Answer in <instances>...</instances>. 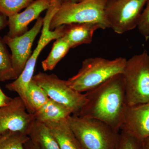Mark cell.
<instances>
[{
	"instance_id": "cell-29",
	"label": "cell",
	"mask_w": 149,
	"mask_h": 149,
	"mask_svg": "<svg viewBox=\"0 0 149 149\" xmlns=\"http://www.w3.org/2000/svg\"><path fill=\"white\" fill-rule=\"evenodd\" d=\"M0 93H4L3 92V91H2L1 88H0Z\"/></svg>"
},
{
	"instance_id": "cell-20",
	"label": "cell",
	"mask_w": 149,
	"mask_h": 149,
	"mask_svg": "<svg viewBox=\"0 0 149 149\" xmlns=\"http://www.w3.org/2000/svg\"><path fill=\"white\" fill-rule=\"evenodd\" d=\"M29 136L19 132H9L0 135V149H25Z\"/></svg>"
},
{
	"instance_id": "cell-14",
	"label": "cell",
	"mask_w": 149,
	"mask_h": 149,
	"mask_svg": "<svg viewBox=\"0 0 149 149\" xmlns=\"http://www.w3.org/2000/svg\"><path fill=\"white\" fill-rule=\"evenodd\" d=\"M45 123L55 138L60 149H83L66 119Z\"/></svg>"
},
{
	"instance_id": "cell-7",
	"label": "cell",
	"mask_w": 149,
	"mask_h": 149,
	"mask_svg": "<svg viewBox=\"0 0 149 149\" xmlns=\"http://www.w3.org/2000/svg\"><path fill=\"white\" fill-rule=\"evenodd\" d=\"M32 80L44 89L50 99L64 105L78 116L87 100L85 94L75 91L55 74L39 72Z\"/></svg>"
},
{
	"instance_id": "cell-1",
	"label": "cell",
	"mask_w": 149,
	"mask_h": 149,
	"mask_svg": "<svg viewBox=\"0 0 149 149\" xmlns=\"http://www.w3.org/2000/svg\"><path fill=\"white\" fill-rule=\"evenodd\" d=\"M85 94L87 101L78 116L100 120L120 130L128 107L122 74L114 75Z\"/></svg>"
},
{
	"instance_id": "cell-15",
	"label": "cell",
	"mask_w": 149,
	"mask_h": 149,
	"mask_svg": "<svg viewBox=\"0 0 149 149\" xmlns=\"http://www.w3.org/2000/svg\"><path fill=\"white\" fill-rule=\"evenodd\" d=\"M34 114L35 120L46 123L66 119L72 114V112L64 105L49 99Z\"/></svg>"
},
{
	"instance_id": "cell-8",
	"label": "cell",
	"mask_w": 149,
	"mask_h": 149,
	"mask_svg": "<svg viewBox=\"0 0 149 149\" xmlns=\"http://www.w3.org/2000/svg\"><path fill=\"white\" fill-rule=\"evenodd\" d=\"M148 0H106L105 13L115 33L122 34L135 29Z\"/></svg>"
},
{
	"instance_id": "cell-22",
	"label": "cell",
	"mask_w": 149,
	"mask_h": 149,
	"mask_svg": "<svg viewBox=\"0 0 149 149\" xmlns=\"http://www.w3.org/2000/svg\"><path fill=\"white\" fill-rule=\"evenodd\" d=\"M116 149H143L142 140L121 130Z\"/></svg>"
},
{
	"instance_id": "cell-4",
	"label": "cell",
	"mask_w": 149,
	"mask_h": 149,
	"mask_svg": "<svg viewBox=\"0 0 149 149\" xmlns=\"http://www.w3.org/2000/svg\"><path fill=\"white\" fill-rule=\"evenodd\" d=\"M106 0H82L79 2H62L52 18L50 30L73 23H94L102 29L109 28L105 13Z\"/></svg>"
},
{
	"instance_id": "cell-2",
	"label": "cell",
	"mask_w": 149,
	"mask_h": 149,
	"mask_svg": "<svg viewBox=\"0 0 149 149\" xmlns=\"http://www.w3.org/2000/svg\"><path fill=\"white\" fill-rule=\"evenodd\" d=\"M66 120L83 149H116L119 130L101 120L71 115Z\"/></svg>"
},
{
	"instance_id": "cell-16",
	"label": "cell",
	"mask_w": 149,
	"mask_h": 149,
	"mask_svg": "<svg viewBox=\"0 0 149 149\" xmlns=\"http://www.w3.org/2000/svg\"><path fill=\"white\" fill-rule=\"evenodd\" d=\"M28 136L40 149H60L51 130L44 123L35 120Z\"/></svg>"
},
{
	"instance_id": "cell-17",
	"label": "cell",
	"mask_w": 149,
	"mask_h": 149,
	"mask_svg": "<svg viewBox=\"0 0 149 149\" xmlns=\"http://www.w3.org/2000/svg\"><path fill=\"white\" fill-rule=\"evenodd\" d=\"M70 49L68 43L62 37L56 39L49 56L42 61V67L44 71L53 70Z\"/></svg>"
},
{
	"instance_id": "cell-28",
	"label": "cell",
	"mask_w": 149,
	"mask_h": 149,
	"mask_svg": "<svg viewBox=\"0 0 149 149\" xmlns=\"http://www.w3.org/2000/svg\"><path fill=\"white\" fill-rule=\"evenodd\" d=\"M62 2L77 3L80 1L81 0H61Z\"/></svg>"
},
{
	"instance_id": "cell-5",
	"label": "cell",
	"mask_w": 149,
	"mask_h": 149,
	"mask_svg": "<svg viewBox=\"0 0 149 149\" xmlns=\"http://www.w3.org/2000/svg\"><path fill=\"white\" fill-rule=\"evenodd\" d=\"M128 106L149 102V55L146 51L126 61L122 72Z\"/></svg>"
},
{
	"instance_id": "cell-3",
	"label": "cell",
	"mask_w": 149,
	"mask_h": 149,
	"mask_svg": "<svg viewBox=\"0 0 149 149\" xmlns=\"http://www.w3.org/2000/svg\"><path fill=\"white\" fill-rule=\"evenodd\" d=\"M126 61L122 57L113 60L101 57L85 59L77 74L66 80V83L77 92H88L114 75L122 74Z\"/></svg>"
},
{
	"instance_id": "cell-12",
	"label": "cell",
	"mask_w": 149,
	"mask_h": 149,
	"mask_svg": "<svg viewBox=\"0 0 149 149\" xmlns=\"http://www.w3.org/2000/svg\"><path fill=\"white\" fill-rule=\"evenodd\" d=\"M52 0L33 1L22 12L18 13L8 17L9 31L7 36L15 37L21 36L28 31V25L39 18L40 14L47 10Z\"/></svg>"
},
{
	"instance_id": "cell-11",
	"label": "cell",
	"mask_w": 149,
	"mask_h": 149,
	"mask_svg": "<svg viewBox=\"0 0 149 149\" xmlns=\"http://www.w3.org/2000/svg\"><path fill=\"white\" fill-rule=\"evenodd\" d=\"M120 130L141 140L149 137V102L128 106Z\"/></svg>"
},
{
	"instance_id": "cell-23",
	"label": "cell",
	"mask_w": 149,
	"mask_h": 149,
	"mask_svg": "<svg viewBox=\"0 0 149 149\" xmlns=\"http://www.w3.org/2000/svg\"><path fill=\"white\" fill-rule=\"evenodd\" d=\"M139 32L147 40L149 39V0L146 6L141 13L137 25Z\"/></svg>"
},
{
	"instance_id": "cell-9",
	"label": "cell",
	"mask_w": 149,
	"mask_h": 149,
	"mask_svg": "<svg viewBox=\"0 0 149 149\" xmlns=\"http://www.w3.org/2000/svg\"><path fill=\"white\" fill-rule=\"evenodd\" d=\"M35 120L34 113L28 112L21 98L16 97L0 108V135L19 132L28 136Z\"/></svg>"
},
{
	"instance_id": "cell-25",
	"label": "cell",
	"mask_w": 149,
	"mask_h": 149,
	"mask_svg": "<svg viewBox=\"0 0 149 149\" xmlns=\"http://www.w3.org/2000/svg\"><path fill=\"white\" fill-rule=\"evenodd\" d=\"M8 25V17L0 12V31Z\"/></svg>"
},
{
	"instance_id": "cell-30",
	"label": "cell",
	"mask_w": 149,
	"mask_h": 149,
	"mask_svg": "<svg viewBox=\"0 0 149 149\" xmlns=\"http://www.w3.org/2000/svg\"><path fill=\"white\" fill-rule=\"evenodd\" d=\"M81 1H82V0H81Z\"/></svg>"
},
{
	"instance_id": "cell-19",
	"label": "cell",
	"mask_w": 149,
	"mask_h": 149,
	"mask_svg": "<svg viewBox=\"0 0 149 149\" xmlns=\"http://www.w3.org/2000/svg\"><path fill=\"white\" fill-rule=\"evenodd\" d=\"M27 97L33 113L40 109L50 99L44 89L32 79L28 86Z\"/></svg>"
},
{
	"instance_id": "cell-10",
	"label": "cell",
	"mask_w": 149,
	"mask_h": 149,
	"mask_svg": "<svg viewBox=\"0 0 149 149\" xmlns=\"http://www.w3.org/2000/svg\"><path fill=\"white\" fill-rule=\"evenodd\" d=\"M44 18L40 17L30 30L21 36L3 38L11 52L13 65L18 77L23 71L32 54V47L35 38L43 27Z\"/></svg>"
},
{
	"instance_id": "cell-24",
	"label": "cell",
	"mask_w": 149,
	"mask_h": 149,
	"mask_svg": "<svg viewBox=\"0 0 149 149\" xmlns=\"http://www.w3.org/2000/svg\"><path fill=\"white\" fill-rule=\"evenodd\" d=\"M12 99L6 95L4 93H0V108L8 104Z\"/></svg>"
},
{
	"instance_id": "cell-21",
	"label": "cell",
	"mask_w": 149,
	"mask_h": 149,
	"mask_svg": "<svg viewBox=\"0 0 149 149\" xmlns=\"http://www.w3.org/2000/svg\"><path fill=\"white\" fill-rule=\"evenodd\" d=\"M33 0H0V12L9 17L27 8Z\"/></svg>"
},
{
	"instance_id": "cell-18",
	"label": "cell",
	"mask_w": 149,
	"mask_h": 149,
	"mask_svg": "<svg viewBox=\"0 0 149 149\" xmlns=\"http://www.w3.org/2000/svg\"><path fill=\"white\" fill-rule=\"evenodd\" d=\"M3 39L0 37V81L15 80L18 77L13 65L11 54Z\"/></svg>"
},
{
	"instance_id": "cell-26",
	"label": "cell",
	"mask_w": 149,
	"mask_h": 149,
	"mask_svg": "<svg viewBox=\"0 0 149 149\" xmlns=\"http://www.w3.org/2000/svg\"><path fill=\"white\" fill-rule=\"evenodd\" d=\"M25 149H40L37 145H35L31 139H29L24 144Z\"/></svg>"
},
{
	"instance_id": "cell-13",
	"label": "cell",
	"mask_w": 149,
	"mask_h": 149,
	"mask_svg": "<svg viewBox=\"0 0 149 149\" xmlns=\"http://www.w3.org/2000/svg\"><path fill=\"white\" fill-rule=\"evenodd\" d=\"M102 29L100 24L94 23H73L66 24L62 38L71 48L83 44H89L93 41L94 32Z\"/></svg>"
},
{
	"instance_id": "cell-6",
	"label": "cell",
	"mask_w": 149,
	"mask_h": 149,
	"mask_svg": "<svg viewBox=\"0 0 149 149\" xmlns=\"http://www.w3.org/2000/svg\"><path fill=\"white\" fill-rule=\"evenodd\" d=\"M61 3V0H52V4L47 10L44 18L42 33L37 47L30 56L21 74L14 81V85L18 91L21 92L27 91L29 83L34 76L37 58L43 49L52 40H56L63 36L65 25L56 27L53 30H50L51 20L58 10Z\"/></svg>"
},
{
	"instance_id": "cell-27",
	"label": "cell",
	"mask_w": 149,
	"mask_h": 149,
	"mask_svg": "<svg viewBox=\"0 0 149 149\" xmlns=\"http://www.w3.org/2000/svg\"><path fill=\"white\" fill-rule=\"evenodd\" d=\"M143 149H149V137L142 140Z\"/></svg>"
}]
</instances>
